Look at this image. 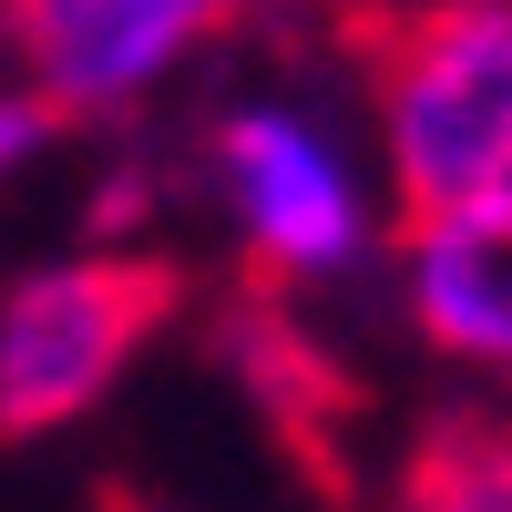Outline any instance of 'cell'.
Masks as SVG:
<instances>
[{
    "label": "cell",
    "mask_w": 512,
    "mask_h": 512,
    "mask_svg": "<svg viewBox=\"0 0 512 512\" xmlns=\"http://www.w3.org/2000/svg\"><path fill=\"white\" fill-rule=\"evenodd\" d=\"M338 41L369 82L400 216L512 185V0H359Z\"/></svg>",
    "instance_id": "obj_1"
},
{
    "label": "cell",
    "mask_w": 512,
    "mask_h": 512,
    "mask_svg": "<svg viewBox=\"0 0 512 512\" xmlns=\"http://www.w3.org/2000/svg\"><path fill=\"white\" fill-rule=\"evenodd\" d=\"M185 308L175 256H62V267L21 277L0 297V441H52L82 410H103V390L144 359V338Z\"/></svg>",
    "instance_id": "obj_2"
},
{
    "label": "cell",
    "mask_w": 512,
    "mask_h": 512,
    "mask_svg": "<svg viewBox=\"0 0 512 512\" xmlns=\"http://www.w3.org/2000/svg\"><path fill=\"white\" fill-rule=\"evenodd\" d=\"M216 185H226L236 226H246V256L287 287L338 277L369 236V205L349 185V164L328 154V134L297 123V113H267V103L216 123Z\"/></svg>",
    "instance_id": "obj_3"
},
{
    "label": "cell",
    "mask_w": 512,
    "mask_h": 512,
    "mask_svg": "<svg viewBox=\"0 0 512 512\" xmlns=\"http://www.w3.org/2000/svg\"><path fill=\"white\" fill-rule=\"evenodd\" d=\"M226 21H236V0H11V31L62 113L134 103L144 82H164Z\"/></svg>",
    "instance_id": "obj_4"
},
{
    "label": "cell",
    "mask_w": 512,
    "mask_h": 512,
    "mask_svg": "<svg viewBox=\"0 0 512 512\" xmlns=\"http://www.w3.org/2000/svg\"><path fill=\"white\" fill-rule=\"evenodd\" d=\"M410 328L441 359L512 379V185L410 216Z\"/></svg>",
    "instance_id": "obj_5"
},
{
    "label": "cell",
    "mask_w": 512,
    "mask_h": 512,
    "mask_svg": "<svg viewBox=\"0 0 512 512\" xmlns=\"http://www.w3.org/2000/svg\"><path fill=\"white\" fill-rule=\"evenodd\" d=\"M400 492H410V502L512 512V410H461V420H431V431L410 441Z\"/></svg>",
    "instance_id": "obj_6"
},
{
    "label": "cell",
    "mask_w": 512,
    "mask_h": 512,
    "mask_svg": "<svg viewBox=\"0 0 512 512\" xmlns=\"http://www.w3.org/2000/svg\"><path fill=\"white\" fill-rule=\"evenodd\" d=\"M52 134H62V103H52V93H0V175L31 164Z\"/></svg>",
    "instance_id": "obj_7"
}]
</instances>
